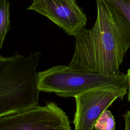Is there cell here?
Returning a JSON list of instances; mask_svg holds the SVG:
<instances>
[{"label":"cell","mask_w":130,"mask_h":130,"mask_svg":"<svg viewBox=\"0 0 130 130\" xmlns=\"http://www.w3.org/2000/svg\"><path fill=\"white\" fill-rule=\"evenodd\" d=\"M97 16L92 27L81 29L75 38L73 58L67 66L73 71L116 76L130 47V25L105 0H96Z\"/></svg>","instance_id":"6da1fadb"},{"label":"cell","mask_w":130,"mask_h":130,"mask_svg":"<svg viewBox=\"0 0 130 130\" xmlns=\"http://www.w3.org/2000/svg\"><path fill=\"white\" fill-rule=\"evenodd\" d=\"M41 56L0 55V116L39 105L37 69Z\"/></svg>","instance_id":"7a4b0ae2"},{"label":"cell","mask_w":130,"mask_h":130,"mask_svg":"<svg viewBox=\"0 0 130 130\" xmlns=\"http://www.w3.org/2000/svg\"><path fill=\"white\" fill-rule=\"evenodd\" d=\"M40 91L53 92L62 97H75L99 87L116 85L128 88L126 74L109 76L73 71L66 66H56L38 72Z\"/></svg>","instance_id":"3957f363"},{"label":"cell","mask_w":130,"mask_h":130,"mask_svg":"<svg viewBox=\"0 0 130 130\" xmlns=\"http://www.w3.org/2000/svg\"><path fill=\"white\" fill-rule=\"evenodd\" d=\"M0 130H71L69 118L56 104L47 102L0 116Z\"/></svg>","instance_id":"277c9868"},{"label":"cell","mask_w":130,"mask_h":130,"mask_svg":"<svg viewBox=\"0 0 130 130\" xmlns=\"http://www.w3.org/2000/svg\"><path fill=\"white\" fill-rule=\"evenodd\" d=\"M127 90L125 87L108 85L75 96L76 108L73 121L75 130H93L102 113L117 98L122 99Z\"/></svg>","instance_id":"5b68a950"},{"label":"cell","mask_w":130,"mask_h":130,"mask_svg":"<svg viewBox=\"0 0 130 130\" xmlns=\"http://www.w3.org/2000/svg\"><path fill=\"white\" fill-rule=\"evenodd\" d=\"M27 9L47 17L74 37L87 23L86 15L76 0H34Z\"/></svg>","instance_id":"8992f818"},{"label":"cell","mask_w":130,"mask_h":130,"mask_svg":"<svg viewBox=\"0 0 130 130\" xmlns=\"http://www.w3.org/2000/svg\"><path fill=\"white\" fill-rule=\"evenodd\" d=\"M10 28L9 2L8 0H0V50L6 36Z\"/></svg>","instance_id":"52a82bcc"},{"label":"cell","mask_w":130,"mask_h":130,"mask_svg":"<svg viewBox=\"0 0 130 130\" xmlns=\"http://www.w3.org/2000/svg\"><path fill=\"white\" fill-rule=\"evenodd\" d=\"M94 128L96 130H115V122L110 111L106 109L96 120Z\"/></svg>","instance_id":"ba28073f"},{"label":"cell","mask_w":130,"mask_h":130,"mask_svg":"<svg viewBox=\"0 0 130 130\" xmlns=\"http://www.w3.org/2000/svg\"><path fill=\"white\" fill-rule=\"evenodd\" d=\"M112 5L130 25V0H105Z\"/></svg>","instance_id":"9c48e42d"},{"label":"cell","mask_w":130,"mask_h":130,"mask_svg":"<svg viewBox=\"0 0 130 130\" xmlns=\"http://www.w3.org/2000/svg\"><path fill=\"white\" fill-rule=\"evenodd\" d=\"M125 122V130H130V111H127L123 116Z\"/></svg>","instance_id":"30bf717a"},{"label":"cell","mask_w":130,"mask_h":130,"mask_svg":"<svg viewBox=\"0 0 130 130\" xmlns=\"http://www.w3.org/2000/svg\"><path fill=\"white\" fill-rule=\"evenodd\" d=\"M127 81H128V100L130 102V69L127 70Z\"/></svg>","instance_id":"8fae6325"}]
</instances>
